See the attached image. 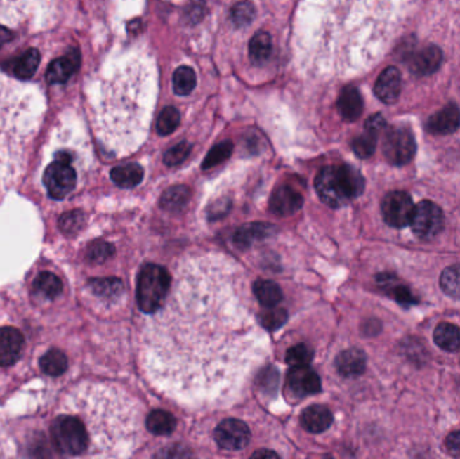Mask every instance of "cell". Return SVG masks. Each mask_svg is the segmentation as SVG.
Here are the masks:
<instances>
[{
	"mask_svg": "<svg viewBox=\"0 0 460 459\" xmlns=\"http://www.w3.org/2000/svg\"><path fill=\"white\" fill-rule=\"evenodd\" d=\"M205 13H206L205 0H191L185 10V19L188 20V23L195 25L205 16Z\"/></svg>",
	"mask_w": 460,
	"mask_h": 459,
	"instance_id": "42",
	"label": "cell"
},
{
	"mask_svg": "<svg viewBox=\"0 0 460 459\" xmlns=\"http://www.w3.org/2000/svg\"><path fill=\"white\" fill-rule=\"evenodd\" d=\"M191 144L189 142L178 143L174 147H171L170 150L166 151L164 157H163V162L173 167V166H178L182 162H185L186 158L190 155Z\"/></svg>",
	"mask_w": 460,
	"mask_h": 459,
	"instance_id": "40",
	"label": "cell"
},
{
	"mask_svg": "<svg viewBox=\"0 0 460 459\" xmlns=\"http://www.w3.org/2000/svg\"><path fill=\"white\" fill-rule=\"evenodd\" d=\"M336 105H338V111L341 113V116L348 122L357 120L364 111L362 96L355 86L343 88V91L339 95Z\"/></svg>",
	"mask_w": 460,
	"mask_h": 459,
	"instance_id": "20",
	"label": "cell"
},
{
	"mask_svg": "<svg viewBox=\"0 0 460 459\" xmlns=\"http://www.w3.org/2000/svg\"><path fill=\"white\" fill-rule=\"evenodd\" d=\"M382 151L390 164L404 166L409 163L416 154V142L412 132L407 128L389 129L385 135Z\"/></svg>",
	"mask_w": 460,
	"mask_h": 459,
	"instance_id": "8",
	"label": "cell"
},
{
	"mask_svg": "<svg viewBox=\"0 0 460 459\" xmlns=\"http://www.w3.org/2000/svg\"><path fill=\"white\" fill-rule=\"evenodd\" d=\"M50 435L64 457L128 455L139 435L138 410L116 387L81 382L58 404Z\"/></svg>",
	"mask_w": 460,
	"mask_h": 459,
	"instance_id": "2",
	"label": "cell"
},
{
	"mask_svg": "<svg viewBox=\"0 0 460 459\" xmlns=\"http://www.w3.org/2000/svg\"><path fill=\"white\" fill-rule=\"evenodd\" d=\"M32 290L38 297L53 301L63 294L64 285L57 275H54L53 272L45 271L35 278V280L32 283Z\"/></svg>",
	"mask_w": 460,
	"mask_h": 459,
	"instance_id": "21",
	"label": "cell"
},
{
	"mask_svg": "<svg viewBox=\"0 0 460 459\" xmlns=\"http://www.w3.org/2000/svg\"><path fill=\"white\" fill-rule=\"evenodd\" d=\"M302 206V194L299 191L294 190L291 186H279L270 195V212L279 217L292 216Z\"/></svg>",
	"mask_w": 460,
	"mask_h": 459,
	"instance_id": "13",
	"label": "cell"
},
{
	"mask_svg": "<svg viewBox=\"0 0 460 459\" xmlns=\"http://www.w3.org/2000/svg\"><path fill=\"white\" fill-rule=\"evenodd\" d=\"M390 295L402 306H411V304L417 303L416 297L411 292V290L408 287H405V285H393L392 291H390Z\"/></svg>",
	"mask_w": 460,
	"mask_h": 459,
	"instance_id": "43",
	"label": "cell"
},
{
	"mask_svg": "<svg viewBox=\"0 0 460 459\" xmlns=\"http://www.w3.org/2000/svg\"><path fill=\"white\" fill-rule=\"evenodd\" d=\"M401 92V73L396 66L386 67L376 81L374 93L385 104L396 103Z\"/></svg>",
	"mask_w": 460,
	"mask_h": 459,
	"instance_id": "15",
	"label": "cell"
},
{
	"mask_svg": "<svg viewBox=\"0 0 460 459\" xmlns=\"http://www.w3.org/2000/svg\"><path fill=\"white\" fill-rule=\"evenodd\" d=\"M214 439L223 450L239 451L251 442V431L238 419H226L216 428Z\"/></svg>",
	"mask_w": 460,
	"mask_h": 459,
	"instance_id": "10",
	"label": "cell"
},
{
	"mask_svg": "<svg viewBox=\"0 0 460 459\" xmlns=\"http://www.w3.org/2000/svg\"><path fill=\"white\" fill-rule=\"evenodd\" d=\"M233 153V143L229 141L218 143L216 144L206 155V158L204 159L202 162V169L207 170V169H213L214 166L220 164L225 162L226 159L230 158Z\"/></svg>",
	"mask_w": 460,
	"mask_h": 459,
	"instance_id": "33",
	"label": "cell"
},
{
	"mask_svg": "<svg viewBox=\"0 0 460 459\" xmlns=\"http://www.w3.org/2000/svg\"><path fill=\"white\" fill-rule=\"evenodd\" d=\"M13 38H14L13 32L8 27L0 25V49L3 48L6 44H8L10 41H13Z\"/></svg>",
	"mask_w": 460,
	"mask_h": 459,
	"instance_id": "47",
	"label": "cell"
},
{
	"mask_svg": "<svg viewBox=\"0 0 460 459\" xmlns=\"http://www.w3.org/2000/svg\"><path fill=\"white\" fill-rule=\"evenodd\" d=\"M335 365L338 372L345 377L360 376L365 372L366 354L361 349H346L338 354Z\"/></svg>",
	"mask_w": 460,
	"mask_h": 459,
	"instance_id": "16",
	"label": "cell"
},
{
	"mask_svg": "<svg viewBox=\"0 0 460 459\" xmlns=\"http://www.w3.org/2000/svg\"><path fill=\"white\" fill-rule=\"evenodd\" d=\"M81 65V54L79 49H70L65 56L54 60L48 65L46 79L50 85L65 84L72 79Z\"/></svg>",
	"mask_w": 460,
	"mask_h": 459,
	"instance_id": "12",
	"label": "cell"
},
{
	"mask_svg": "<svg viewBox=\"0 0 460 459\" xmlns=\"http://www.w3.org/2000/svg\"><path fill=\"white\" fill-rule=\"evenodd\" d=\"M433 340L436 345L445 351H456L460 348L459 328L448 322H442L435 329Z\"/></svg>",
	"mask_w": 460,
	"mask_h": 459,
	"instance_id": "26",
	"label": "cell"
},
{
	"mask_svg": "<svg viewBox=\"0 0 460 459\" xmlns=\"http://www.w3.org/2000/svg\"><path fill=\"white\" fill-rule=\"evenodd\" d=\"M252 457L254 458H267V457H270V458H277L279 455L276 453L270 451V450H258V451H256V453L252 454Z\"/></svg>",
	"mask_w": 460,
	"mask_h": 459,
	"instance_id": "48",
	"label": "cell"
},
{
	"mask_svg": "<svg viewBox=\"0 0 460 459\" xmlns=\"http://www.w3.org/2000/svg\"><path fill=\"white\" fill-rule=\"evenodd\" d=\"M89 288L96 297L107 301H114L120 298L124 292V285L117 278H101L92 279L89 282Z\"/></svg>",
	"mask_w": 460,
	"mask_h": 459,
	"instance_id": "25",
	"label": "cell"
},
{
	"mask_svg": "<svg viewBox=\"0 0 460 459\" xmlns=\"http://www.w3.org/2000/svg\"><path fill=\"white\" fill-rule=\"evenodd\" d=\"M288 389L295 397L315 395L320 391V379L308 365L294 366L287 376Z\"/></svg>",
	"mask_w": 460,
	"mask_h": 459,
	"instance_id": "11",
	"label": "cell"
},
{
	"mask_svg": "<svg viewBox=\"0 0 460 459\" xmlns=\"http://www.w3.org/2000/svg\"><path fill=\"white\" fill-rule=\"evenodd\" d=\"M85 224V216L82 212L79 210H73V212H67L61 216L60 219V229L65 235H73L77 233L79 231L82 229Z\"/></svg>",
	"mask_w": 460,
	"mask_h": 459,
	"instance_id": "38",
	"label": "cell"
},
{
	"mask_svg": "<svg viewBox=\"0 0 460 459\" xmlns=\"http://www.w3.org/2000/svg\"><path fill=\"white\" fill-rule=\"evenodd\" d=\"M41 63V54L37 49H29L10 63L11 73L20 79H32Z\"/></svg>",
	"mask_w": 460,
	"mask_h": 459,
	"instance_id": "22",
	"label": "cell"
},
{
	"mask_svg": "<svg viewBox=\"0 0 460 459\" xmlns=\"http://www.w3.org/2000/svg\"><path fill=\"white\" fill-rule=\"evenodd\" d=\"M163 306L147 325L143 364L163 392L183 401H221L264 354L237 264L220 254L185 259Z\"/></svg>",
	"mask_w": 460,
	"mask_h": 459,
	"instance_id": "1",
	"label": "cell"
},
{
	"mask_svg": "<svg viewBox=\"0 0 460 459\" xmlns=\"http://www.w3.org/2000/svg\"><path fill=\"white\" fill-rule=\"evenodd\" d=\"M114 254V247L105 243V241H97L93 243L89 248H88V259L92 263H104L107 261L112 254Z\"/></svg>",
	"mask_w": 460,
	"mask_h": 459,
	"instance_id": "41",
	"label": "cell"
},
{
	"mask_svg": "<svg viewBox=\"0 0 460 459\" xmlns=\"http://www.w3.org/2000/svg\"><path fill=\"white\" fill-rule=\"evenodd\" d=\"M27 340L15 325L0 321V376L8 373L25 354Z\"/></svg>",
	"mask_w": 460,
	"mask_h": 459,
	"instance_id": "6",
	"label": "cell"
},
{
	"mask_svg": "<svg viewBox=\"0 0 460 459\" xmlns=\"http://www.w3.org/2000/svg\"><path fill=\"white\" fill-rule=\"evenodd\" d=\"M412 198L405 191H390L385 195L381 204L383 221L393 228H402L408 225L412 217Z\"/></svg>",
	"mask_w": 460,
	"mask_h": 459,
	"instance_id": "9",
	"label": "cell"
},
{
	"mask_svg": "<svg viewBox=\"0 0 460 459\" xmlns=\"http://www.w3.org/2000/svg\"><path fill=\"white\" fill-rule=\"evenodd\" d=\"M170 272L158 264H147L140 269L136 282V299L145 314H154L163 306L171 290Z\"/></svg>",
	"mask_w": 460,
	"mask_h": 459,
	"instance_id": "4",
	"label": "cell"
},
{
	"mask_svg": "<svg viewBox=\"0 0 460 459\" xmlns=\"http://www.w3.org/2000/svg\"><path fill=\"white\" fill-rule=\"evenodd\" d=\"M386 127V122L383 119L381 113H376L373 116H370L365 123V129L366 131H370L376 135H380V132L383 131Z\"/></svg>",
	"mask_w": 460,
	"mask_h": 459,
	"instance_id": "45",
	"label": "cell"
},
{
	"mask_svg": "<svg viewBox=\"0 0 460 459\" xmlns=\"http://www.w3.org/2000/svg\"><path fill=\"white\" fill-rule=\"evenodd\" d=\"M440 287L448 297L460 299V267L445 269L440 275Z\"/></svg>",
	"mask_w": 460,
	"mask_h": 459,
	"instance_id": "32",
	"label": "cell"
},
{
	"mask_svg": "<svg viewBox=\"0 0 460 459\" xmlns=\"http://www.w3.org/2000/svg\"><path fill=\"white\" fill-rule=\"evenodd\" d=\"M41 369L48 376H61L67 369V358L64 351L53 349L41 357Z\"/></svg>",
	"mask_w": 460,
	"mask_h": 459,
	"instance_id": "30",
	"label": "cell"
},
{
	"mask_svg": "<svg viewBox=\"0 0 460 459\" xmlns=\"http://www.w3.org/2000/svg\"><path fill=\"white\" fill-rule=\"evenodd\" d=\"M409 224L417 238L431 240L443 231L445 213L440 206L426 200L414 206Z\"/></svg>",
	"mask_w": 460,
	"mask_h": 459,
	"instance_id": "7",
	"label": "cell"
},
{
	"mask_svg": "<svg viewBox=\"0 0 460 459\" xmlns=\"http://www.w3.org/2000/svg\"><path fill=\"white\" fill-rule=\"evenodd\" d=\"M443 61V53L442 50L431 45L428 48H424L419 51L413 57L411 69L416 76H429L435 73Z\"/></svg>",
	"mask_w": 460,
	"mask_h": 459,
	"instance_id": "18",
	"label": "cell"
},
{
	"mask_svg": "<svg viewBox=\"0 0 460 459\" xmlns=\"http://www.w3.org/2000/svg\"><path fill=\"white\" fill-rule=\"evenodd\" d=\"M445 447L454 457H460V431L451 432L445 439Z\"/></svg>",
	"mask_w": 460,
	"mask_h": 459,
	"instance_id": "46",
	"label": "cell"
},
{
	"mask_svg": "<svg viewBox=\"0 0 460 459\" xmlns=\"http://www.w3.org/2000/svg\"><path fill=\"white\" fill-rule=\"evenodd\" d=\"M287 318H288V314L284 309L270 307V310H267L258 316V323L265 330H277L279 328H282L286 323Z\"/></svg>",
	"mask_w": 460,
	"mask_h": 459,
	"instance_id": "36",
	"label": "cell"
},
{
	"mask_svg": "<svg viewBox=\"0 0 460 459\" xmlns=\"http://www.w3.org/2000/svg\"><path fill=\"white\" fill-rule=\"evenodd\" d=\"M143 167L138 163H127L112 169V181L124 189H131L138 186L143 181Z\"/></svg>",
	"mask_w": 460,
	"mask_h": 459,
	"instance_id": "24",
	"label": "cell"
},
{
	"mask_svg": "<svg viewBox=\"0 0 460 459\" xmlns=\"http://www.w3.org/2000/svg\"><path fill=\"white\" fill-rule=\"evenodd\" d=\"M197 85V76L190 66H179L174 72L173 86L178 96L190 95Z\"/></svg>",
	"mask_w": 460,
	"mask_h": 459,
	"instance_id": "31",
	"label": "cell"
},
{
	"mask_svg": "<svg viewBox=\"0 0 460 459\" xmlns=\"http://www.w3.org/2000/svg\"><path fill=\"white\" fill-rule=\"evenodd\" d=\"M254 19V7L251 1H239L232 10V20L237 27L248 26Z\"/></svg>",
	"mask_w": 460,
	"mask_h": 459,
	"instance_id": "39",
	"label": "cell"
},
{
	"mask_svg": "<svg viewBox=\"0 0 460 459\" xmlns=\"http://www.w3.org/2000/svg\"><path fill=\"white\" fill-rule=\"evenodd\" d=\"M315 189L326 205L341 207L364 193L365 179L349 164L327 166L317 173Z\"/></svg>",
	"mask_w": 460,
	"mask_h": 459,
	"instance_id": "3",
	"label": "cell"
},
{
	"mask_svg": "<svg viewBox=\"0 0 460 459\" xmlns=\"http://www.w3.org/2000/svg\"><path fill=\"white\" fill-rule=\"evenodd\" d=\"M180 124V113L175 107H167L159 115L157 129L159 135L166 136L173 134Z\"/></svg>",
	"mask_w": 460,
	"mask_h": 459,
	"instance_id": "35",
	"label": "cell"
},
{
	"mask_svg": "<svg viewBox=\"0 0 460 459\" xmlns=\"http://www.w3.org/2000/svg\"><path fill=\"white\" fill-rule=\"evenodd\" d=\"M314 358V351L313 349L308 348L304 344L295 345L292 348L288 349L286 353V361L291 366H304L310 365Z\"/></svg>",
	"mask_w": 460,
	"mask_h": 459,
	"instance_id": "37",
	"label": "cell"
},
{
	"mask_svg": "<svg viewBox=\"0 0 460 459\" xmlns=\"http://www.w3.org/2000/svg\"><path fill=\"white\" fill-rule=\"evenodd\" d=\"M252 290L257 301L264 307H275L283 301L282 288L270 280H256Z\"/></svg>",
	"mask_w": 460,
	"mask_h": 459,
	"instance_id": "27",
	"label": "cell"
},
{
	"mask_svg": "<svg viewBox=\"0 0 460 459\" xmlns=\"http://www.w3.org/2000/svg\"><path fill=\"white\" fill-rule=\"evenodd\" d=\"M377 138L379 135L370 132V131H366L364 135L355 138L353 143H351V148L353 151L355 153V155L358 158L361 159H367L370 158L374 151H376V146H377Z\"/></svg>",
	"mask_w": 460,
	"mask_h": 459,
	"instance_id": "34",
	"label": "cell"
},
{
	"mask_svg": "<svg viewBox=\"0 0 460 459\" xmlns=\"http://www.w3.org/2000/svg\"><path fill=\"white\" fill-rule=\"evenodd\" d=\"M272 53V38L270 32H257L249 42V56L256 65L264 64Z\"/></svg>",
	"mask_w": 460,
	"mask_h": 459,
	"instance_id": "29",
	"label": "cell"
},
{
	"mask_svg": "<svg viewBox=\"0 0 460 459\" xmlns=\"http://www.w3.org/2000/svg\"><path fill=\"white\" fill-rule=\"evenodd\" d=\"M275 226L265 222H252L238 228L233 236V243L238 250L249 248L254 241L270 238L273 233Z\"/></svg>",
	"mask_w": 460,
	"mask_h": 459,
	"instance_id": "17",
	"label": "cell"
},
{
	"mask_svg": "<svg viewBox=\"0 0 460 459\" xmlns=\"http://www.w3.org/2000/svg\"><path fill=\"white\" fill-rule=\"evenodd\" d=\"M232 207V202L229 200H218L217 202H214L210 210H209V219L210 220H217L221 219L225 214H228V212Z\"/></svg>",
	"mask_w": 460,
	"mask_h": 459,
	"instance_id": "44",
	"label": "cell"
},
{
	"mask_svg": "<svg viewBox=\"0 0 460 459\" xmlns=\"http://www.w3.org/2000/svg\"><path fill=\"white\" fill-rule=\"evenodd\" d=\"M77 183V174L72 166V157L61 151L55 154V159L50 163L44 174V185L48 195L54 200H64L74 190Z\"/></svg>",
	"mask_w": 460,
	"mask_h": 459,
	"instance_id": "5",
	"label": "cell"
},
{
	"mask_svg": "<svg viewBox=\"0 0 460 459\" xmlns=\"http://www.w3.org/2000/svg\"><path fill=\"white\" fill-rule=\"evenodd\" d=\"M460 127V111L458 105L448 104L443 110L433 113L427 122V129L435 135H449Z\"/></svg>",
	"mask_w": 460,
	"mask_h": 459,
	"instance_id": "14",
	"label": "cell"
},
{
	"mask_svg": "<svg viewBox=\"0 0 460 459\" xmlns=\"http://www.w3.org/2000/svg\"><path fill=\"white\" fill-rule=\"evenodd\" d=\"M190 189L188 186L176 185L162 194L160 207L170 213L183 212L190 201Z\"/></svg>",
	"mask_w": 460,
	"mask_h": 459,
	"instance_id": "23",
	"label": "cell"
},
{
	"mask_svg": "<svg viewBox=\"0 0 460 459\" xmlns=\"http://www.w3.org/2000/svg\"><path fill=\"white\" fill-rule=\"evenodd\" d=\"M145 426L155 435H170L176 427V419L170 412L155 410L147 416Z\"/></svg>",
	"mask_w": 460,
	"mask_h": 459,
	"instance_id": "28",
	"label": "cell"
},
{
	"mask_svg": "<svg viewBox=\"0 0 460 459\" xmlns=\"http://www.w3.org/2000/svg\"><path fill=\"white\" fill-rule=\"evenodd\" d=\"M333 419L331 411L322 404L310 406L308 408H305L303 411L302 416H301L303 427L313 434H320V432L326 431L331 426Z\"/></svg>",
	"mask_w": 460,
	"mask_h": 459,
	"instance_id": "19",
	"label": "cell"
}]
</instances>
